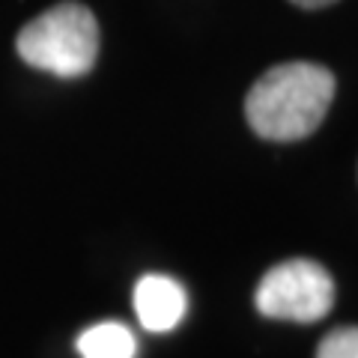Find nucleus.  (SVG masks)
Instances as JSON below:
<instances>
[{"instance_id": "nucleus-1", "label": "nucleus", "mask_w": 358, "mask_h": 358, "mask_svg": "<svg viewBox=\"0 0 358 358\" xmlns=\"http://www.w3.org/2000/svg\"><path fill=\"white\" fill-rule=\"evenodd\" d=\"M334 75L317 63L272 66L248 90L245 117L248 126L266 141H301L317 131L334 99Z\"/></svg>"}, {"instance_id": "nucleus-2", "label": "nucleus", "mask_w": 358, "mask_h": 358, "mask_svg": "<svg viewBox=\"0 0 358 358\" xmlns=\"http://www.w3.org/2000/svg\"><path fill=\"white\" fill-rule=\"evenodd\" d=\"M15 48L33 69L57 78H81L99 57V21L84 3L66 0L27 21Z\"/></svg>"}, {"instance_id": "nucleus-3", "label": "nucleus", "mask_w": 358, "mask_h": 358, "mask_svg": "<svg viewBox=\"0 0 358 358\" xmlns=\"http://www.w3.org/2000/svg\"><path fill=\"white\" fill-rule=\"evenodd\" d=\"M254 305L268 320L317 322L334 305V281L313 260H287L263 275Z\"/></svg>"}, {"instance_id": "nucleus-4", "label": "nucleus", "mask_w": 358, "mask_h": 358, "mask_svg": "<svg viewBox=\"0 0 358 358\" xmlns=\"http://www.w3.org/2000/svg\"><path fill=\"white\" fill-rule=\"evenodd\" d=\"M185 289L167 275H143L134 287V310L147 331H171L185 317Z\"/></svg>"}, {"instance_id": "nucleus-5", "label": "nucleus", "mask_w": 358, "mask_h": 358, "mask_svg": "<svg viewBox=\"0 0 358 358\" xmlns=\"http://www.w3.org/2000/svg\"><path fill=\"white\" fill-rule=\"evenodd\" d=\"M134 334L122 322H99L78 338L81 358H134Z\"/></svg>"}, {"instance_id": "nucleus-6", "label": "nucleus", "mask_w": 358, "mask_h": 358, "mask_svg": "<svg viewBox=\"0 0 358 358\" xmlns=\"http://www.w3.org/2000/svg\"><path fill=\"white\" fill-rule=\"evenodd\" d=\"M317 358H358V329L346 326L329 331L320 343Z\"/></svg>"}, {"instance_id": "nucleus-7", "label": "nucleus", "mask_w": 358, "mask_h": 358, "mask_svg": "<svg viewBox=\"0 0 358 358\" xmlns=\"http://www.w3.org/2000/svg\"><path fill=\"white\" fill-rule=\"evenodd\" d=\"M289 3H296V6H301V9H322V6L338 3V0H289Z\"/></svg>"}]
</instances>
